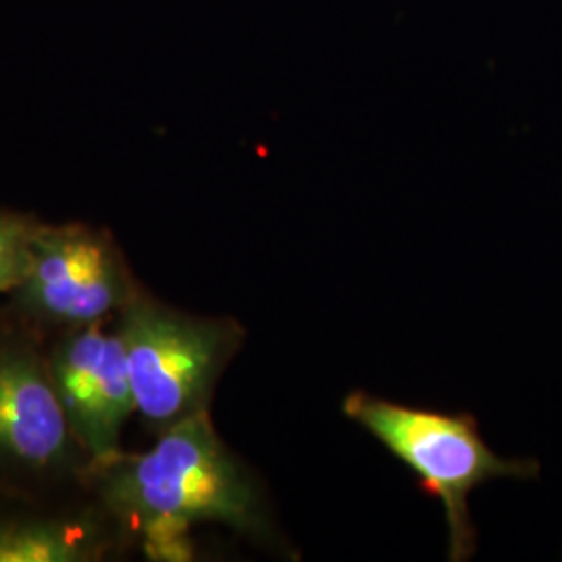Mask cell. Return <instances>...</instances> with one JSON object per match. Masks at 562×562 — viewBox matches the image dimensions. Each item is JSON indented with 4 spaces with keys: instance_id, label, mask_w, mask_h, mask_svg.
Listing matches in <instances>:
<instances>
[{
    "instance_id": "ba28073f",
    "label": "cell",
    "mask_w": 562,
    "mask_h": 562,
    "mask_svg": "<svg viewBox=\"0 0 562 562\" xmlns=\"http://www.w3.org/2000/svg\"><path fill=\"white\" fill-rule=\"evenodd\" d=\"M38 223L0 213V294L15 292L25 278Z\"/></svg>"
},
{
    "instance_id": "7a4b0ae2",
    "label": "cell",
    "mask_w": 562,
    "mask_h": 562,
    "mask_svg": "<svg viewBox=\"0 0 562 562\" xmlns=\"http://www.w3.org/2000/svg\"><path fill=\"white\" fill-rule=\"evenodd\" d=\"M341 411L361 425L383 448L408 467L423 492L440 501L448 525V559L469 561L475 552V527L469 496L482 483L498 477H525L533 469L519 461H504L483 442L471 415L425 411L350 392Z\"/></svg>"
},
{
    "instance_id": "3957f363",
    "label": "cell",
    "mask_w": 562,
    "mask_h": 562,
    "mask_svg": "<svg viewBox=\"0 0 562 562\" xmlns=\"http://www.w3.org/2000/svg\"><path fill=\"white\" fill-rule=\"evenodd\" d=\"M136 413L161 434L209 411L225 367L244 341L234 319L181 313L140 290L117 313Z\"/></svg>"
},
{
    "instance_id": "52a82bcc",
    "label": "cell",
    "mask_w": 562,
    "mask_h": 562,
    "mask_svg": "<svg viewBox=\"0 0 562 562\" xmlns=\"http://www.w3.org/2000/svg\"><path fill=\"white\" fill-rule=\"evenodd\" d=\"M97 550L78 527L53 521L0 525V562L88 561Z\"/></svg>"
},
{
    "instance_id": "5b68a950",
    "label": "cell",
    "mask_w": 562,
    "mask_h": 562,
    "mask_svg": "<svg viewBox=\"0 0 562 562\" xmlns=\"http://www.w3.org/2000/svg\"><path fill=\"white\" fill-rule=\"evenodd\" d=\"M48 367L76 442L97 467L117 459L123 425L136 413L117 329L102 323L71 329Z\"/></svg>"
},
{
    "instance_id": "8992f818",
    "label": "cell",
    "mask_w": 562,
    "mask_h": 562,
    "mask_svg": "<svg viewBox=\"0 0 562 562\" xmlns=\"http://www.w3.org/2000/svg\"><path fill=\"white\" fill-rule=\"evenodd\" d=\"M74 443L48 361L25 346L0 348V457L50 469L69 459Z\"/></svg>"
},
{
    "instance_id": "6da1fadb",
    "label": "cell",
    "mask_w": 562,
    "mask_h": 562,
    "mask_svg": "<svg viewBox=\"0 0 562 562\" xmlns=\"http://www.w3.org/2000/svg\"><path fill=\"white\" fill-rule=\"evenodd\" d=\"M106 506L140 536L153 561H192V529L220 522L271 540L261 487L223 443L209 411L171 425L157 443L99 467Z\"/></svg>"
},
{
    "instance_id": "277c9868",
    "label": "cell",
    "mask_w": 562,
    "mask_h": 562,
    "mask_svg": "<svg viewBox=\"0 0 562 562\" xmlns=\"http://www.w3.org/2000/svg\"><path fill=\"white\" fill-rule=\"evenodd\" d=\"M15 292L42 322L78 329L117 315L138 290L113 241L99 229L38 223L27 271Z\"/></svg>"
}]
</instances>
